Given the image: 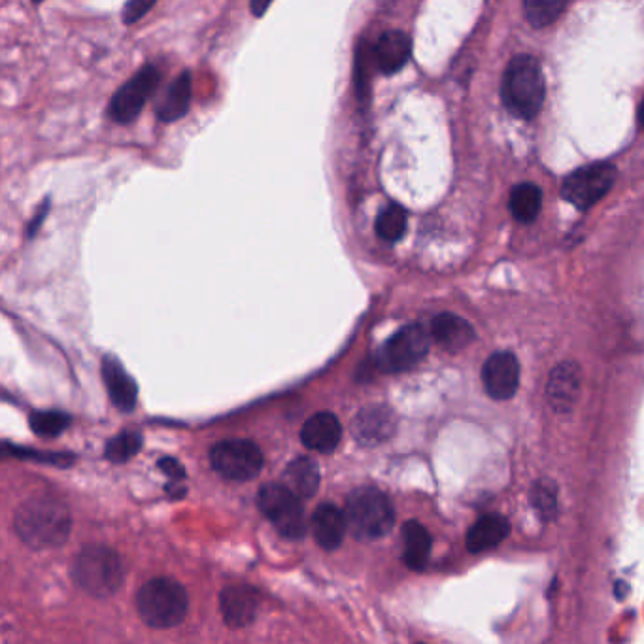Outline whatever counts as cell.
<instances>
[{"label":"cell","instance_id":"21","mask_svg":"<svg viewBox=\"0 0 644 644\" xmlns=\"http://www.w3.org/2000/svg\"><path fill=\"white\" fill-rule=\"evenodd\" d=\"M189 104H191V76L186 70L170 82L165 95L157 102L155 114L161 121L172 123L186 116Z\"/></svg>","mask_w":644,"mask_h":644},{"label":"cell","instance_id":"9","mask_svg":"<svg viewBox=\"0 0 644 644\" xmlns=\"http://www.w3.org/2000/svg\"><path fill=\"white\" fill-rule=\"evenodd\" d=\"M210 463L214 471L221 476L237 482H246L261 473L263 454L255 442L231 439L218 442L212 448Z\"/></svg>","mask_w":644,"mask_h":644},{"label":"cell","instance_id":"7","mask_svg":"<svg viewBox=\"0 0 644 644\" xmlns=\"http://www.w3.org/2000/svg\"><path fill=\"white\" fill-rule=\"evenodd\" d=\"M259 509L271 520L284 537L301 539L305 537V510L301 497L289 490L284 484H265L257 497Z\"/></svg>","mask_w":644,"mask_h":644},{"label":"cell","instance_id":"34","mask_svg":"<svg viewBox=\"0 0 644 644\" xmlns=\"http://www.w3.org/2000/svg\"><path fill=\"white\" fill-rule=\"evenodd\" d=\"M639 121H641V127L644 129V101L641 102V108H639Z\"/></svg>","mask_w":644,"mask_h":644},{"label":"cell","instance_id":"28","mask_svg":"<svg viewBox=\"0 0 644 644\" xmlns=\"http://www.w3.org/2000/svg\"><path fill=\"white\" fill-rule=\"evenodd\" d=\"M70 416L59 410H46V412H34L29 418V424L33 427L34 433L38 437H57L61 435L68 425H70Z\"/></svg>","mask_w":644,"mask_h":644},{"label":"cell","instance_id":"31","mask_svg":"<svg viewBox=\"0 0 644 644\" xmlns=\"http://www.w3.org/2000/svg\"><path fill=\"white\" fill-rule=\"evenodd\" d=\"M159 469H161L165 475L170 476V478H174V480H182L184 475H186L184 467H182L176 459L172 458L161 459V461H159Z\"/></svg>","mask_w":644,"mask_h":644},{"label":"cell","instance_id":"8","mask_svg":"<svg viewBox=\"0 0 644 644\" xmlns=\"http://www.w3.org/2000/svg\"><path fill=\"white\" fill-rule=\"evenodd\" d=\"M614 180V165L595 163L571 172L563 182L561 195L567 203L577 206L578 210H588L611 191Z\"/></svg>","mask_w":644,"mask_h":644},{"label":"cell","instance_id":"32","mask_svg":"<svg viewBox=\"0 0 644 644\" xmlns=\"http://www.w3.org/2000/svg\"><path fill=\"white\" fill-rule=\"evenodd\" d=\"M48 216V203L44 204L40 210H38V214H36V218H34L33 223L29 225V235L33 237L34 233L38 231V227H40V223H42V220Z\"/></svg>","mask_w":644,"mask_h":644},{"label":"cell","instance_id":"30","mask_svg":"<svg viewBox=\"0 0 644 644\" xmlns=\"http://www.w3.org/2000/svg\"><path fill=\"white\" fill-rule=\"evenodd\" d=\"M153 2H146V0H133V2H127L123 6V21L125 23H135L140 17L144 16L148 10H152Z\"/></svg>","mask_w":644,"mask_h":644},{"label":"cell","instance_id":"29","mask_svg":"<svg viewBox=\"0 0 644 644\" xmlns=\"http://www.w3.org/2000/svg\"><path fill=\"white\" fill-rule=\"evenodd\" d=\"M142 448V435L136 431H123L106 444V458L114 463H125L133 458Z\"/></svg>","mask_w":644,"mask_h":644},{"label":"cell","instance_id":"11","mask_svg":"<svg viewBox=\"0 0 644 644\" xmlns=\"http://www.w3.org/2000/svg\"><path fill=\"white\" fill-rule=\"evenodd\" d=\"M482 382L492 399L507 401L514 397L520 386V363L516 356L510 352H497L488 357L482 369Z\"/></svg>","mask_w":644,"mask_h":644},{"label":"cell","instance_id":"33","mask_svg":"<svg viewBox=\"0 0 644 644\" xmlns=\"http://www.w3.org/2000/svg\"><path fill=\"white\" fill-rule=\"evenodd\" d=\"M269 2H252V14H254L255 17H263L265 16V12L269 10Z\"/></svg>","mask_w":644,"mask_h":644},{"label":"cell","instance_id":"5","mask_svg":"<svg viewBox=\"0 0 644 644\" xmlns=\"http://www.w3.org/2000/svg\"><path fill=\"white\" fill-rule=\"evenodd\" d=\"M72 577L87 594L110 597L123 584V565L114 550L101 544H91L76 556Z\"/></svg>","mask_w":644,"mask_h":644},{"label":"cell","instance_id":"24","mask_svg":"<svg viewBox=\"0 0 644 644\" xmlns=\"http://www.w3.org/2000/svg\"><path fill=\"white\" fill-rule=\"evenodd\" d=\"M509 206L516 220L531 223L541 212L543 193L535 184H520L512 189Z\"/></svg>","mask_w":644,"mask_h":644},{"label":"cell","instance_id":"3","mask_svg":"<svg viewBox=\"0 0 644 644\" xmlns=\"http://www.w3.org/2000/svg\"><path fill=\"white\" fill-rule=\"evenodd\" d=\"M348 529L359 541L386 537L395 524V510L390 497L376 488H357L346 501Z\"/></svg>","mask_w":644,"mask_h":644},{"label":"cell","instance_id":"14","mask_svg":"<svg viewBox=\"0 0 644 644\" xmlns=\"http://www.w3.org/2000/svg\"><path fill=\"white\" fill-rule=\"evenodd\" d=\"M257 605H259L257 592L252 586H246V584L227 586L220 595L221 616L229 628L250 626L255 620Z\"/></svg>","mask_w":644,"mask_h":644},{"label":"cell","instance_id":"17","mask_svg":"<svg viewBox=\"0 0 644 644\" xmlns=\"http://www.w3.org/2000/svg\"><path fill=\"white\" fill-rule=\"evenodd\" d=\"M342 439V425L339 418L331 412H320L306 420L301 431V441L306 448L320 452V454H331Z\"/></svg>","mask_w":644,"mask_h":644},{"label":"cell","instance_id":"6","mask_svg":"<svg viewBox=\"0 0 644 644\" xmlns=\"http://www.w3.org/2000/svg\"><path fill=\"white\" fill-rule=\"evenodd\" d=\"M429 344L431 339L424 325L410 323L380 346L374 357V365L382 373H405L427 356Z\"/></svg>","mask_w":644,"mask_h":644},{"label":"cell","instance_id":"23","mask_svg":"<svg viewBox=\"0 0 644 644\" xmlns=\"http://www.w3.org/2000/svg\"><path fill=\"white\" fill-rule=\"evenodd\" d=\"M284 476V486H288L297 497H312L320 488V469L310 458L293 459Z\"/></svg>","mask_w":644,"mask_h":644},{"label":"cell","instance_id":"4","mask_svg":"<svg viewBox=\"0 0 644 644\" xmlns=\"http://www.w3.org/2000/svg\"><path fill=\"white\" fill-rule=\"evenodd\" d=\"M136 607L150 628H174L186 618V590L174 578H153L140 588Z\"/></svg>","mask_w":644,"mask_h":644},{"label":"cell","instance_id":"19","mask_svg":"<svg viewBox=\"0 0 644 644\" xmlns=\"http://www.w3.org/2000/svg\"><path fill=\"white\" fill-rule=\"evenodd\" d=\"M346 529H348L346 514L331 503H323L312 516V531H314L316 543L325 550H337L344 541Z\"/></svg>","mask_w":644,"mask_h":644},{"label":"cell","instance_id":"27","mask_svg":"<svg viewBox=\"0 0 644 644\" xmlns=\"http://www.w3.org/2000/svg\"><path fill=\"white\" fill-rule=\"evenodd\" d=\"M531 505L543 520H552L558 512V488L552 480H539L531 490Z\"/></svg>","mask_w":644,"mask_h":644},{"label":"cell","instance_id":"10","mask_svg":"<svg viewBox=\"0 0 644 644\" xmlns=\"http://www.w3.org/2000/svg\"><path fill=\"white\" fill-rule=\"evenodd\" d=\"M159 70L153 65H146L136 72L131 80L119 87L116 95L110 101V118L114 119L119 125H129L133 123L144 104L152 97L153 91L159 85Z\"/></svg>","mask_w":644,"mask_h":644},{"label":"cell","instance_id":"1","mask_svg":"<svg viewBox=\"0 0 644 644\" xmlns=\"http://www.w3.org/2000/svg\"><path fill=\"white\" fill-rule=\"evenodd\" d=\"M14 526L23 543L42 550L65 543L72 520L63 503L51 497H34L17 509Z\"/></svg>","mask_w":644,"mask_h":644},{"label":"cell","instance_id":"15","mask_svg":"<svg viewBox=\"0 0 644 644\" xmlns=\"http://www.w3.org/2000/svg\"><path fill=\"white\" fill-rule=\"evenodd\" d=\"M412 53L410 36L403 31H386L374 42V63L380 72L395 74L405 67Z\"/></svg>","mask_w":644,"mask_h":644},{"label":"cell","instance_id":"20","mask_svg":"<svg viewBox=\"0 0 644 644\" xmlns=\"http://www.w3.org/2000/svg\"><path fill=\"white\" fill-rule=\"evenodd\" d=\"M510 533V522L503 514H486L478 518L467 533V548L473 554L492 550L503 543Z\"/></svg>","mask_w":644,"mask_h":644},{"label":"cell","instance_id":"13","mask_svg":"<svg viewBox=\"0 0 644 644\" xmlns=\"http://www.w3.org/2000/svg\"><path fill=\"white\" fill-rule=\"evenodd\" d=\"M397 418L393 410L384 405L361 408L352 422V433L359 444L376 446L386 442L395 433Z\"/></svg>","mask_w":644,"mask_h":644},{"label":"cell","instance_id":"26","mask_svg":"<svg viewBox=\"0 0 644 644\" xmlns=\"http://www.w3.org/2000/svg\"><path fill=\"white\" fill-rule=\"evenodd\" d=\"M565 8L567 4L563 0H526L524 2L527 21L537 29L552 25Z\"/></svg>","mask_w":644,"mask_h":644},{"label":"cell","instance_id":"12","mask_svg":"<svg viewBox=\"0 0 644 644\" xmlns=\"http://www.w3.org/2000/svg\"><path fill=\"white\" fill-rule=\"evenodd\" d=\"M582 373L575 361H563L552 369L546 384V401L558 414H567L577 405Z\"/></svg>","mask_w":644,"mask_h":644},{"label":"cell","instance_id":"18","mask_svg":"<svg viewBox=\"0 0 644 644\" xmlns=\"http://www.w3.org/2000/svg\"><path fill=\"white\" fill-rule=\"evenodd\" d=\"M431 337L444 350L459 352L475 340L476 333L473 325L465 318L444 312L431 322Z\"/></svg>","mask_w":644,"mask_h":644},{"label":"cell","instance_id":"16","mask_svg":"<svg viewBox=\"0 0 644 644\" xmlns=\"http://www.w3.org/2000/svg\"><path fill=\"white\" fill-rule=\"evenodd\" d=\"M102 378L112 403L123 412H131L136 407L138 386L116 357L106 356L102 359Z\"/></svg>","mask_w":644,"mask_h":644},{"label":"cell","instance_id":"2","mask_svg":"<svg viewBox=\"0 0 644 644\" xmlns=\"http://www.w3.org/2000/svg\"><path fill=\"white\" fill-rule=\"evenodd\" d=\"M503 102L512 116L533 119L543 108L544 76L533 55H518L509 63L501 85Z\"/></svg>","mask_w":644,"mask_h":644},{"label":"cell","instance_id":"22","mask_svg":"<svg viewBox=\"0 0 644 644\" xmlns=\"http://www.w3.org/2000/svg\"><path fill=\"white\" fill-rule=\"evenodd\" d=\"M431 535L420 522L410 520L403 526V560L407 563L408 569L412 571H424L431 556Z\"/></svg>","mask_w":644,"mask_h":644},{"label":"cell","instance_id":"25","mask_svg":"<svg viewBox=\"0 0 644 644\" xmlns=\"http://www.w3.org/2000/svg\"><path fill=\"white\" fill-rule=\"evenodd\" d=\"M407 210L401 204L391 203L378 214L374 229L376 235L386 242H397L407 233Z\"/></svg>","mask_w":644,"mask_h":644}]
</instances>
